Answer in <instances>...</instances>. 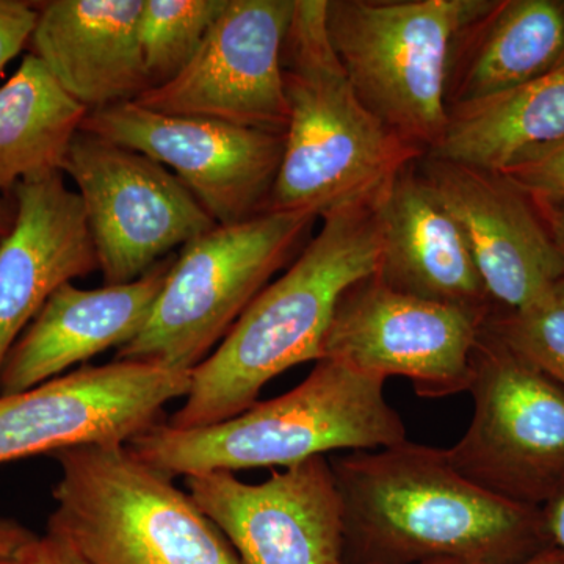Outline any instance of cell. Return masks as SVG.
Instances as JSON below:
<instances>
[{"mask_svg":"<svg viewBox=\"0 0 564 564\" xmlns=\"http://www.w3.org/2000/svg\"><path fill=\"white\" fill-rule=\"evenodd\" d=\"M329 463L358 564H516L552 545L544 510L474 484L445 448L406 440Z\"/></svg>","mask_w":564,"mask_h":564,"instance_id":"obj_1","label":"cell"},{"mask_svg":"<svg viewBox=\"0 0 564 564\" xmlns=\"http://www.w3.org/2000/svg\"><path fill=\"white\" fill-rule=\"evenodd\" d=\"M380 259L373 206L322 218L321 231L295 261L252 300L209 358L192 370L185 402L166 425L191 430L229 421L258 402L273 378L322 359L340 296L377 273Z\"/></svg>","mask_w":564,"mask_h":564,"instance_id":"obj_2","label":"cell"},{"mask_svg":"<svg viewBox=\"0 0 564 564\" xmlns=\"http://www.w3.org/2000/svg\"><path fill=\"white\" fill-rule=\"evenodd\" d=\"M328 0H293L281 65L289 124L269 210L318 218L373 206L423 152L364 106L334 51Z\"/></svg>","mask_w":564,"mask_h":564,"instance_id":"obj_3","label":"cell"},{"mask_svg":"<svg viewBox=\"0 0 564 564\" xmlns=\"http://www.w3.org/2000/svg\"><path fill=\"white\" fill-rule=\"evenodd\" d=\"M384 378L322 358L276 399L229 421L176 430L158 423L129 451L166 477L292 467L336 451H377L406 441L403 419L384 397Z\"/></svg>","mask_w":564,"mask_h":564,"instance_id":"obj_4","label":"cell"},{"mask_svg":"<svg viewBox=\"0 0 564 564\" xmlns=\"http://www.w3.org/2000/svg\"><path fill=\"white\" fill-rule=\"evenodd\" d=\"M50 456L61 478L46 532L88 563L242 564L192 497L128 445H77Z\"/></svg>","mask_w":564,"mask_h":564,"instance_id":"obj_5","label":"cell"},{"mask_svg":"<svg viewBox=\"0 0 564 564\" xmlns=\"http://www.w3.org/2000/svg\"><path fill=\"white\" fill-rule=\"evenodd\" d=\"M494 0H328L326 24L356 95L423 154L448 124L455 43Z\"/></svg>","mask_w":564,"mask_h":564,"instance_id":"obj_6","label":"cell"},{"mask_svg":"<svg viewBox=\"0 0 564 564\" xmlns=\"http://www.w3.org/2000/svg\"><path fill=\"white\" fill-rule=\"evenodd\" d=\"M317 220L313 212L269 210L196 237L174 258L143 332L115 359L192 372L295 261Z\"/></svg>","mask_w":564,"mask_h":564,"instance_id":"obj_7","label":"cell"},{"mask_svg":"<svg viewBox=\"0 0 564 564\" xmlns=\"http://www.w3.org/2000/svg\"><path fill=\"white\" fill-rule=\"evenodd\" d=\"M470 372L473 417L448 459L481 488L544 510L564 494V389L485 326Z\"/></svg>","mask_w":564,"mask_h":564,"instance_id":"obj_8","label":"cell"},{"mask_svg":"<svg viewBox=\"0 0 564 564\" xmlns=\"http://www.w3.org/2000/svg\"><path fill=\"white\" fill-rule=\"evenodd\" d=\"M63 174L84 204L106 285L139 280L218 226L172 170L82 129Z\"/></svg>","mask_w":564,"mask_h":564,"instance_id":"obj_9","label":"cell"},{"mask_svg":"<svg viewBox=\"0 0 564 564\" xmlns=\"http://www.w3.org/2000/svg\"><path fill=\"white\" fill-rule=\"evenodd\" d=\"M191 377L115 359L0 395V464L77 445H128L161 423L166 404L185 399Z\"/></svg>","mask_w":564,"mask_h":564,"instance_id":"obj_10","label":"cell"},{"mask_svg":"<svg viewBox=\"0 0 564 564\" xmlns=\"http://www.w3.org/2000/svg\"><path fill=\"white\" fill-rule=\"evenodd\" d=\"M481 315L406 295L377 273L352 284L337 303L322 358L364 373L402 377L423 399L467 392Z\"/></svg>","mask_w":564,"mask_h":564,"instance_id":"obj_11","label":"cell"},{"mask_svg":"<svg viewBox=\"0 0 564 564\" xmlns=\"http://www.w3.org/2000/svg\"><path fill=\"white\" fill-rule=\"evenodd\" d=\"M82 131L141 152L172 170L218 226L269 209L284 133L159 113L137 102L90 111Z\"/></svg>","mask_w":564,"mask_h":564,"instance_id":"obj_12","label":"cell"},{"mask_svg":"<svg viewBox=\"0 0 564 564\" xmlns=\"http://www.w3.org/2000/svg\"><path fill=\"white\" fill-rule=\"evenodd\" d=\"M292 13L293 0H228L191 65L135 102L174 117L285 133L281 52Z\"/></svg>","mask_w":564,"mask_h":564,"instance_id":"obj_13","label":"cell"},{"mask_svg":"<svg viewBox=\"0 0 564 564\" xmlns=\"http://www.w3.org/2000/svg\"><path fill=\"white\" fill-rule=\"evenodd\" d=\"M185 485L242 564H345L343 500L326 456L273 470L262 484L215 470Z\"/></svg>","mask_w":564,"mask_h":564,"instance_id":"obj_14","label":"cell"},{"mask_svg":"<svg viewBox=\"0 0 564 564\" xmlns=\"http://www.w3.org/2000/svg\"><path fill=\"white\" fill-rule=\"evenodd\" d=\"M417 172L462 229L494 310H521L563 280L536 204L505 174L430 154Z\"/></svg>","mask_w":564,"mask_h":564,"instance_id":"obj_15","label":"cell"},{"mask_svg":"<svg viewBox=\"0 0 564 564\" xmlns=\"http://www.w3.org/2000/svg\"><path fill=\"white\" fill-rule=\"evenodd\" d=\"M11 193L17 220L0 240V369L52 293L99 270L84 204L63 173L22 181Z\"/></svg>","mask_w":564,"mask_h":564,"instance_id":"obj_16","label":"cell"},{"mask_svg":"<svg viewBox=\"0 0 564 564\" xmlns=\"http://www.w3.org/2000/svg\"><path fill=\"white\" fill-rule=\"evenodd\" d=\"M174 258L169 256L128 284L87 291L68 282L52 293L7 352L0 369V395L29 391L135 339L161 295Z\"/></svg>","mask_w":564,"mask_h":564,"instance_id":"obj_17","label":"cell"},{"mask_svg":"<svg viewBox=\"0 0 564 564\" xmlns=\"http://www.w3.org/2000/svg\"><path fill=\"white\" fill-rule=\"evenodd\" d=\"M373 209L381 231L377 276L386 285L488 321L496 310L462 229L423 181L417 162L388 185Z\"/></svg>","mask_w":564,"mask_h":564,"instance_id":"obj_18","label":"cell"},{"mask_svg":"<svg viewBox=\"0 0 564 564\" xmlns=\"http://www.w3.org/2000/svg\"><path fill=\"white\" fill-rule=\"evenodd\" d=\"M29 50L88 111L151 90L139 44L143 0H46Z\"/></svg>","mask_w":564,"mask_h":564,"instance_id":"obj_19","label":"cell"},{"mask_svg":"<svg viewBox=\"0 0 564 564\" xmlns=\"http://www.w3.org/2000/svg\"><path fill=\"white\" fill-rule=\"evenodd\" d=\"M564 62V0H494L455 43L448 113L522 87Z\"/></svg>","mask_w":564,"mask_h":564,"instance_id":"obj_20","label":"cell"},{"mask_svg":"<svg viewBox=\"0 0 564 564\" xmlns=\"http://www.w3.org/2000/svg\"><path fill=\"white\" fill-rule=\"evenodd\" d=\"M564 140V62L522 87L448 113L430 155L503 173Z\"/></svg>","mask_w":564,"mask_h":564,"instance_id":"obj_21","label":"cell"},{"mask_svg":"<svg viewBox=\"0 0 564 564\" xmlns=\"http://www.w3.org/2000/svg\"><path fill=\"white\" fill-rule=\"evenodd\" d=\"M90 113L28 54L0 87V196L22 181L63 173L73 140Z\"/></svg>","mask_w":564,"mask_h":564,"instance_id":"obj_22","label":"cell"},{"mask_svg":"<svg viewBox=\"0 0 564 564\" xmlns=\"http://www.w3.org/2000/svg\"><path fill=\"white\" fill-rule=\"evenodd\" d=\"M228 0H143L141 61L151 88L163 87L191 65Z\"/></svg>","mask_w":564,"mask_h":564,"instance_id":"obj_23","label":"cell"},{"mask_svg":"<svg viewBox=\"0 0 564 564\" xmlns=\"http://www.w3.org/2000/svg\"><path fill=\"white\" fill-rule=\"evenodd\" d=\"M485 329L564 389V278L521 310L494 311Z\"/></svg>","mask_w":564,"mask_h":564,"instance_id":"obj_24","label":"cell"},{"mask_svg":"<svg viewBox=\"0 0 564 564\" xmlns=\"http://www.w3.org/2000/svg\"><path fill=\"white\" fill-rule=\"evenodd\" d=\"M536 206L564 204V140L503 172Z\"/></svg>","mask_w":564,"mask_h":564,"instance_id":"obj_25","label":"cell"},{"mask_svg":"<svg viewBox=\"0 0 564 564\" xmlns=\"http://www.w3.org/2000/svg\"><path fill=\"white\" fill-rule=\"evenodd\" d=\"M39 10L35 2L0 0V74L22 50L29 47Z\"/></svg>","mask_w":564,"mask_h":564,"instance_id":"obj_26","label":"cell"},{"mask_svg":"<svg viewBox=\"0 0 564 564\" xmlns=\"http://www.w3.org/2000/svg\"><path fill=\"white\" fill-rule=\"evenodd\" d=\"M0 564H90L57 534H36L35 540L10 558H0Z\"/></svg>","mask_w":564,"mask_h":564,"instance_id":"obj_27","label":"cell"},{"mask_svg":"<svg viewBox=\"0 0 564 564\" xmlns=\"http://www.w3.org/2000/svg\"><path fill=\"white\" fill-rule=\"evenodd\" d=\"M36 533L14 519L0 516V558L17 555L24 545L35 540Z\"/></svg>","mask_w":564,"mask_h":564,"instance_id":"obj_28","label":"cell"},{"mask_svg":"<svg viewBox=\"0 0 564 564\" xmlns=\"http://www.w3.org/2000/svg\"><path fill=\"white\" fill-rule=\"evenodd\" d=\"M543 217L545 228L551 234L555 250L564 263V204L555 206H536Z\"/></svg>","mask_w":564,"mask_h":564,"instance_id":"obj_29","label":"cell"},{"mask_svg":"<svg viewBox=\"0 0 564 564\" xmlns=\"http://www.w3.org/2000/svg\"><path fill=\"white\" fill-rule=\"evenodd\" d=\"M544 514L552 544L564 552V494L554 503L544 508Z\"/></svg>","mask_w":564,"mask_h":564,"instance_id":"obj_30","label":"cell"},{"mask_svg":"<svg viewBox=\"0 0 564 564\" xmlns=\"http://www.w3.org/2000/svg\"><path fill=\"white\" fill-rule=\"evenodd\" d=\"M17 212L18 207L13 193L0 196V240L13 228L14 220H17Z\"/></svg>","mask_w":564,"mask_h":564,"instance_id":"obj_31","label":"cell"},{"mask_svg":"<svg viewBox=\"0 0 564 564\" xmlns=\"http://www.w3.org/2000/svg\"><path fill=\"white\" fill-rule=\"evenodd\" d=\"M516 564H564V552L556 545H547V547L541 549L540 552L529 556L524 562Z\"/></svg>","mask_w":564,"mask_h":564,"instance_id":"obj_32","label":"cell"},{"mask_svg":"<svg viewBox=\"0 0 564 564\" xmlns=\"http://www.w3.org/2000/svg\"><path fill=\"white\" fill-rule=\"evenodd\" d=\"M377 564V563H373ZM417 564H469L463 562H455V560H437V562H426V563H417Z\"/></svg>","mask_w":564,"mask_h":564,"instance_id":"obj_33","label":"cell"}]
</instances>
